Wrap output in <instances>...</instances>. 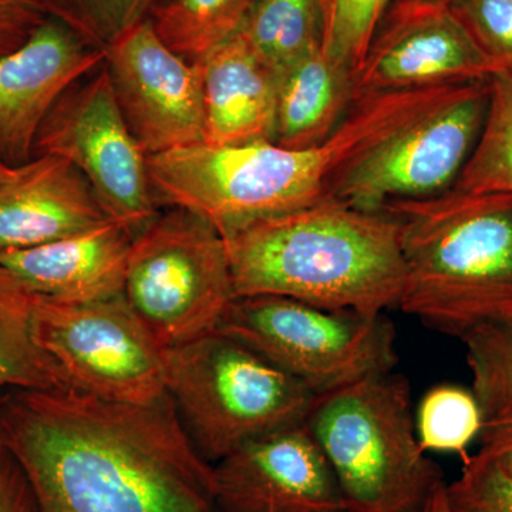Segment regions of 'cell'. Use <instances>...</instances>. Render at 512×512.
Returning <instances> with one entry per match:
<instances>
[{
    "label": "cell",
    "instance_id": "6da1fadb",
    "mask_svg": "<svg viewBox=\"0 0 512 512\" xmlns=\"http://www.w3.org/2000/svg\"><path fill=\"white\" fill-rule=\"evenodd\" d=\"M0 439L37 512H214L212 466L168 394L138 406L72 387L8 390Z\"/></svg>",
    "mask_w": 512,
    "mask_h": 512
},
{
    "label": "cell",
    "instance_id": "7a4b0ae2",
    "mask_svg": "<svg viewBox=\"0 0 512 512\" xmlns=\"http://www.w3.org/2000/svg\"><path fill=\"white\" fill-rule=\"evenodd\" d=\"M235 298L278 295L338 311L399 308L400 224L386 211L326 200L227 235Z\"/></svg>",
    "mask_w": 512,
    "mask_h": 512
},
{
    "label": "cell",
    "instance_id": "3957f363",
    "mask_svg": "<svg viewBox=\"0 0 512 512\" xmlns=\"http://www.w3.org/2000/svg\"><path fill=\"white\" fill-rule=\"evenodd\" d=\"M380 211L400 224L404 286L397 309L460 339L512 319V194L450 190Z\"/></svg>",
    "mask_w": 512,
    "mask_h": 512
},
{
    "label": "cell",
    "instance_id": "277c9868",
    "mask_svg": "<svg viewBox=\"0 0 512 512\" xmlns=\"http://www.w3.org/2000/svg\"><path fill=\"white\" fill-rule=\"evenodd\" d=\"M305 424L348 512H421L446 485L417 439L409 379L394 370L319 394Z\"/></svg>",
    "mask_w": 512,
    "mask_h": 512
},
{
    "label": "cell",
    "instance_id": "5b68a950",
    "mask_svg": "<svg viewBox=\"0 0 512 512\" xmlns=\"http://www.w3.org/2000/svg\"><path fill=\"white\" fill-rule=\"evenodd\" d=\"M165 386L188 439L207 463L249 441L305 423V384L239 340L215 332L164 350Z\"/></svg>",
    "mask_w": 512,
    "mask_h": 512
},
{
    "label": "cell",
    "instance_id": "8992f818",
    "mask_svg": "<svg viewBox=\"0 0 512 512\" xmlns=\"http://www.w3.org/2000/svg\"><path fill=\"white\" fill-rule=\"evenodd\" d=\"M217 332L239 340L316 396L396 369L386 313L322 308L278 295L235 298Z\"/></svg>",
    "mask_w": 512,
    "mask_h": 512
},
{
    "label": "cell",
    "instance_id": "52a82bcc",
    "mask_svg": "<svg viewBox=\"0 0 512 512\" xmlns=\"http://www.w3.org/2000/svg\"><path fill=\"white\" fill-rule=\"evenodd\" d=\"M123 295L163 349L210 335L235 299L225 239L183 208L160 212L133 239Z\"/></svg>",
    "mask_w": 512,
    "mask_h": 512
},
{
    "label": "cell",
    "instance_id": "ba28073f",
    "mask_svg": "<svg viewBox=\"0 0 512 512\" xmlns=\"http://www.w3.org/2000/svg\"><path fill=\"white\" fill-rule=\"evenodd\" d=\"M35 335L72 389L138 406L167 396L165 349L124 295L83 303L36 295Z\"/></svg>",
    "mask_w": 512,
    "mask_h": 512
},
{
    "label": "cell",
    "instance_id": "9c48e42d",
    "mask_svg": "<svg viewBox=\"0 0 512 512\" xmlns=\"http://www.w3.org/2000/svg\"><path fill=\"white\" fill-rule=\"evenodd\" d=\"M45 154L73 164L107 217L134 238L160 214L148 156L121 114L104 62L72 84L47 114L33 157Z\"/></svg>",
    "mask_w": 512,
    "mask_h": 512
},
{
    "label": "cell",
    "instance_id": "30bf717a",
    "mask_svg": "<svg viewBox=\"0 0 512 512\" xmlns=\"http://www.w3.org/2000/svg\"><path fill=\"white\" fill-rule=\"evenodd\" d=\"M490 100V79L460 84L439 104L357 161L330 200L365 211L453 190L473 153Z\"/></svg>",
    "mask_w": 512,
    "mask_h": 512
},
{
    "label": "cell",
    "instance_id": "8fae6325",
    "mask_svg": "<svg viewBox=\"0 0 512 512\" xmlns=\"http://www.w3.org/2000/svg\"><path fill=\"white\" fill-rule=\"evenodd\" d=\"M498 72L450 6L394 2L353 77V97L478 82Z\"/></svg>",
    "mask_w": 512,
    "mask_h": 512
},
{
    "label": "cell",
    "instance_id": "7c38bea8",
    "mask_svg": "<svg viewBox=\"0 0 512 512\" xmlns=\"http://www.w3.org/2000/svg\"><path fill=\"white\" fill-rule=\"evenodd\" d=\"M121 114L147 156L202 143L204 77L173 52L148 19L106 52Z\"/></svg>",
    "mask_w": 512,
    "mask_h": 512
},
{
    "label": "cell",
    "instance_id": "4fadbf2b",
    "mask_svg": "<svg viewBox=\"0 0 512 512\" xmlns=\"http://www.w3.org/2000/svg\"><path fill=\"white\" fill-rule=\"evenodd\" d=\"M214 512H348L305 423L266 434L212 464Z\"/></svg>",
    "mask_w": 512,
    "mask_h": 512
},
{
    "label": "cell",
    "instance_id": "5bb4252c",
    "mask_svg": "<svg viewBox=\"0 0 512 512\" xmlns=\"http://www.w3.org/2000/svg\"><path fill=\"white\" fill-rule=\"evenodd\" d=\"M104 59L55 19H46L25 45L0 57V160L13 168L29 163L56 101Z\"/></svg>",
    "mask_w": 512,
    "mask_h": 512
},
{
    "label": "cell",
    "instance_id": "9a60e30c",
    "mask_svg": "<svg viewBox=\"0 0 512 512\" xmlns=\"http://www.w3.org/2000/svg\"><path fill=\"white\" fill-rule=\"evenodd\" d=\"M107 221L89 181L62 157H33L0 185V252L50 244Z\"/></svg>",
    "mask_w": 512,
    "mask_h": 512
},
{
    "label": "cell",
    "instance_id": "2e32d148",
    "mask_svg": "<svg viewBox=\"0 0 512 512\" xmlns=\"http://www.w3.org/2000/svg\"><path fill=\"white\" fill-rule=\"evenodd\" d=\"M133 235L110 220L80 234L26 249L0 252V265L30 291L83 303L123 295Z\"/></svg>",
    "mask_w": 512,
    "mask_h": 512
},
{
    "label": "cell",
    "instance_id": "e0dca14e",
    "mask_svg": "<svg viewBox=\"0 0 512 512\" xmlns=\"http://www.w3.org/2000/svg\"><path fill=\"white\" fill-rule=\"evenodd\" d=\"M198 62L204 77V137L214 147L274 141L278 74L238 33Z\"/></svg>",
    "mask_w": 512,
    "mask_h": 512
},
{
    "label": "cell",
    "instance_id": "ac0fdd59",
    "mask_svg": "<svg viewBox=\"0 0 512 512\" xmlns=\"http://www.w3.org/2000/svg\"><path fill=\"white\" fill-rule=\"evenodd\" d=\"M353 103V74L315 50L279 74L272 143L296 150L318 146Z\"/></svg>",
    "mask_w": 512,
    "mask_h": 512
},
{
    "label": "cell",
    "instance_id": "d6986e66",
    "mask_svg": "<svg viewBox=\"0 0 512 512\" xmlns=\"http://www.w3.org/2000/svg\"><path fill=\"white\" fill-rule=\"evenodd\" d=\"M35 303L36 293L0 265V392L69 387L37 343Z\"/></svg>",
    "mask_w": 512,
    "mask_h": 512
},
{
    "label": "cell",
    "instance_id": "ffe728a7",
    "mask_svg": "<svg viewBox=\"0 0 512 512\" xmlns=\"http://www.w3.org/2000/svg\"><path fill=\"white\" fill-rule=\"evenodd\" d=\"M249 49L272 72L322 49L318 0H255L237 30Z\"/></svg>",
    "mask_w": 512,
    "mask_h": 512
},
{
    "label": "cell",
    "instance_id": "44dd1931",
    "mask_svg": "<svg viewBox=\"0 0 512 512\" xmlns=\"http://www.w3.org/2000/svg\"><path fill=\"white\" fill-rule=\"evenodd\" d=\"M255 0H160L154 30L184 59L195 62L235 35Z\"/></svg>",
    "mask_w": 512,
    "mask_h": 512
},
{
    "label": "cell",
    "instance_id": "7402d4cb",
    "mask_svg": "<svg viewBox=\"0 0 512 512\" xmlns=\"http://www.w3.org/2000/svg\"><path fill=\"white\" fill-rule=\"evenodd\" d=\"M453 190L512 194V70L490 79V100L480 136Z\"/></svg>",
    "mask_w": 512,
    "mask_h": 512
},
{
    "label": "cell",
    "instance_id": "603a6c76",
    "mask_svg": "<svg viewBox=\"0 0 512 512\" xmlns=\"http://www.w3.org/2000/svg\"><path fill=\"white\" fill-rule=\"evenodd\" d=\"M417 439L424 451L468 457V447L480 437L484 416L473 390L441 383L421 397L414 413Z\"/></svg>",
    "mask_w": 512,
    "mask_h": 512
},
{
    "label": "cell",
    "instance_id": "cb8c5ba5",
    "mask_svg": "<svg viewBox=\"0 0 512 512\" xmlns=\"http://www.w3.org/2000/svg\"><path fill=\"white\" fill-rule=\"evenodd\" d=\"M484 423L512 412V319L485 323L461 338Z\"/></svg>",
    "mask_w": 512,
    "mask_h": 512
},
{
    "label": "cell",
    "instance_id": "d4e9b609",
    "mask_svg": "<svg viewBox=\"0 0 512 512\" xmlns=\"http://www.w3.org/2000/svg\"><path fill=\"white\" fill-rule=\"evenodd\" d=\"M47 19H55L84 43L106 55L114 43L150 19L160 0H35Z\"/></svg>",
    "mask_w": 512,
    "mask_h": 512
},
{
    "label": "cell",
    "instance_id": "484cf974",
    "mask_svg": "<svg viewBox=\"0 0 512 512\" xmlns=\"http://www.w3.org/2000/svg\"><path fill=\"white\" fill-rule=\"evenodd\" d=\"M322 52L343 69L359 72L384 16L396 0H318Z\"/></svg>",
    "mask_w": 512,
    "mask_h": 512
},
{
    "label": "cell",
    "instance_id": "4316f807",
    "mask_svg": "<svg viewBox=\"0 0 512 512\" xmlns=\"http://www.w3.org/2000/svg\"><path fill=\"white\" fill-rule=\"evenodd\" d=\"M446 491L451 512H512V477L480 453L463 461Z\"/></svg>",
    "mask_w": 512,
    "mask_h": 512
},
{
    "label": "cell",
    "instance_id": "83f0119b",
    "mask_svg": "<svg viewBox=\"0 0 512 512\" xmlns=\"http://www.w3.org/2000/svg\"><path fill=\"white\" fill-rule=\"evenodd\" d=\"M450 8L485 55L512 70V0H454Z\"/></svg>",
    "mask_w": 512,
    "mask_h": 512
},
{
    "label": "cell",
    "instance_id": "f1b7e54d",
    "mask_svg": "<svg viewBox=\"0 0 512 512\" xmlns=\"http://www.w3.org/2000/svg\"><path fill=\"white\" fill-rule=\"evenodd\" d=\"M46 19L35 0H0V57L25 45Z\"/></svg>",
    "mask_w": 512,
    "mask_h": 512
},
{
    "label": "cell",
    "instance_id": "f546056e",
    "mask_svg": "<svg viewBox=\"0 0 512 512\" xmlns=\"http://www.w3.org/2000/svg\"><path fill=\"white\" fill-rule=\"evenodd\" d=\"M0 512H37L28 478L0 439Z\"/></svg>",
    "mask_w": 512,
    "mask_h": 512
},
{
    "label": "cell",
    "instance_id": "4dcf8cb0",
    "mask_svg": "<svg viewBox=\"0 0 512 512\" xmlns=\"http://www.w3.org/2000/svg\"><path fill=\"white\" fill-rule=\"evenodd\" d=\"M478 453L490 458L512 477V412L485 421Z\"/></svg>",
    "mask_w": 512,
    "mask_h": 512
},
{
    "label": "cell",
    "instance_id": "1f68e13d",
    "mask_svg": "<svg viewBox=\"0 0 512 512\" xmlns=\"http://www.w3.org/2000/svg\"><path fill=\"white\" fill-rule=\"evenodd\" d=\"M446 485L440 487L430 498L429 503L421 512H451L450 504H448Z\"/></svg>",
    "mask_w": 512,
    "mask_h": 512
},
{
    "label": "cell",
    "instance_id": "d6a6232c",
    "mask_svg": "<svg viewBox=\"0 0 512 512\" xmlns=\"http://www.w3.org/2000/svg\"><path fill=\"white\" fill-rule=\"evenodd\" d=\"M16 168L10 167V165L3 163L0 160V185L6 183L10 177H12L13 173H15Z\"/></svg>",
    "mask_w": 512,
    "mask_h": 512
},
{
    "label": "cell",
    "instance_id": "836d02e7",
    "mask_svg": "<svg viewBox=\"0 0 512 512\" xmlns=\"http://www.w3.org/2000/svg\"><path fill=\"white\" fill-rule=\"evenodd\" d=\"M396 2H417V3H434V5L450 6L454 0H396Z\"/></svg>",
    "mask_w": 512,
    "mask_h": 512
},
{
    "label": "cell",
    "instance_id": "e575fe53",
    "mask_svg": "<svg viewBox=\"0 0 512 512\" xmlns=\"http://www.w3.org/2000/svg\"><path fill=\"white\" fill-rule=\"evenodd\" d=\"M6 392H0V410H2L3 400H5Z\"/></svg>",
    "mask_w": 512,
    "mask_h": 512
}]
</instances>
